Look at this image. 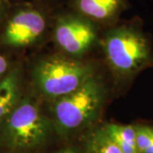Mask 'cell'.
Instances as JSON below:
<instances>
[{"label": "cell", "mask_w": 153, "mask_h": 153, "mask_svg": "<svg viewBox=\"0 0 153 153\" xmlns=\"http://www.w3.org/2000/svg\"><path fill=\"white\" fill-rule=\"evenodd\" d=\"M104 88L94 76L73 92L53 100L55 128L61 134L80 131L91 125L104 103Z\"/></svg>", "instance_id": "2"}, {"label": "cell", "mask_w": 153, "mask_h": 153, "mask_svg": "<svg viewBox=\"0 0 153 153\" xmlns=\"http://www.w3.org/2000/svg\"><path fill=\"white\" fill-rule=\"evenodd\" d=\"M103 49L111 68L121 76H134L153 63L147 38L134 24L111 28L105 35Z\"/></svg>", "instance_id": "1"}, {"label": "cell", "mask_w": 153, "mask_h": 153, "mask_svg": "<svg viewBox=\"0 0 153 153\" xmlns=\"http://www.w3.org/2000/svg\"><path fill=\"white\" fill-rule=\"evenodd\" d=\"M103 128L123 153H139L136 146L135 126L107 123Z\"/></svg>", "instance_id": "9"}, {"label": "cell", "mask_w": 153, "mask_h": 153, "mask_svg": "<svg viewBox=\"0 0 153 153\" xmlns=\"http://www.w3.org/2000/svg\"><path fill=\"white\" fill-rule=\"evenodd\" d=\"M136 146L139 153H153V128L135 126Z\"/></svg>", "instance_id": "11"}, {"label": "cell", "mask_w": 153, "mask_h": 153, "mask_svg": "<svg viewBox=\"0 0 153 153\" xmlns=\"http://www.w3.org/2000/svg\"><path fill=\"white\" fill-rule=\"evenodd\" d=\"M21 81L17 68L0 78V124L22 100Z\"/></svg>", "instance_id": "8"}, {"label": "cell", "mask_w": 153, "mask_h": 153, "mask_svg": "<svg viewBox=\"0 0 153 153\" xmlns=\"http://www.w3.org/2000/svg\"><path fill=\"white\" fill-rule=\"evenodd\" d=\"M5 13V3L4 0H0V21Z\"/></svg>", "instance_id": "14"}, {"label": "cell", "mask_w": 153, "mask_h": 153, "mask_svg": "<svg viewBox=\"0 0 153 153\" xmlns=\"http://www.w3.org/2000/svg\"><path fill=\"white\" fill-rule=\"evenodd\" d=\"M56 153H81L79 151H77L76 148L73 146H69V147L63 148L60 150L59 152H57Z\"/></svg>", "instance_id": "13"}, {"label": "cell", "mask_w": 153, "mask_h": 153, "mask_svg": "<svg viewBox=\"0 0 153 153\" xmlns=\"http://www.w3.org/2000/svg\"><path fill=\"white\" fill-rule=\"evenodd\" d=\"M33 76L40 92L54 100L82 86L94 76V70L80 61L54 56L39 62Z\"/></svg>", "instance_id": "4"}, {"label": "cell", "mask_w": 153, "mask_h": 153, "mask_svg": "<svg viewBox=\"0 0 153 153\" xmlns=\"http://www.w3.org/2000/svg\"><path fill=\"white\" fill-rule=\"evenodd\" d=\"M50 130V123L38 105L22 98L0 124V144L14 152L29 151L42 146Z\"/></svg>", "instance_id": "3"}, {"label": "cell", "mask_w": 153, "mask_h": 153, "mask_svg": "<svg viewBox=\"0 0 153 153\" xmlns=\"http://www.w3.org/2000/svg\"><path fill=\"white\" fill-rule=\"evenodd\" d=\"M72 10L97 24L114 22L126 7V0H71Z\"/></svg>", "instance_id": "7"}, {"label": "cell", "mask_w": 153, "mask_h": 153, "mask_svg": "<svg viewBox=\"0 0 153 153\" xmlns=\"http://www.w3.org/2000/svg\"><path fill=\"white\" fill-rule=\"evenodd\" d=\"M97 25L75 11L65 12L55 17L53 34L55 43L65 53L81 56L97 41Z\"/></svg>", "instance_id": "6"}, {"label": "cell", "mask_w": 153, "mask_h": 153, "mask_svg": "<svg viewBox=\"0 0 153 153\" xmlns=\"http://www.w3.org/2000/svg\"><path fill=\"white\" fill-rule=\"evenodd\" d=\"M49 25L46 11L36 5H23L10 12L2 28L3 44L21 49L33 45L42 38Z\"/></svg>", "instance_id": "5"}, {"label": "cell", "mask_w": 153, "mask_h": 153, "mask_svg": "<svg viewBox=\"0 0 153 153\" xmlns=\"http://www.w3.org/2000/svg\"><path fill=\"white\" fill-rule=\"evenodd\" d=\"M84 153H123L103 127L90 132L85 140Z\"/></svg>", "instance_id": "10"}, {"label": "cell", "mask_w": 153, "mask_h": 153, "mask_svg": "<svg viewBox=\"0 0 153 153\" xmlns=\"http://www.w3.org/2000/svg\"><path fill=\"white\" fill-rule=\"evenodd\" d=\"M8 61L3 55H0V78L5 75L8 71Z\"/></svg>", "instance_id": "12"}]
</instances>
